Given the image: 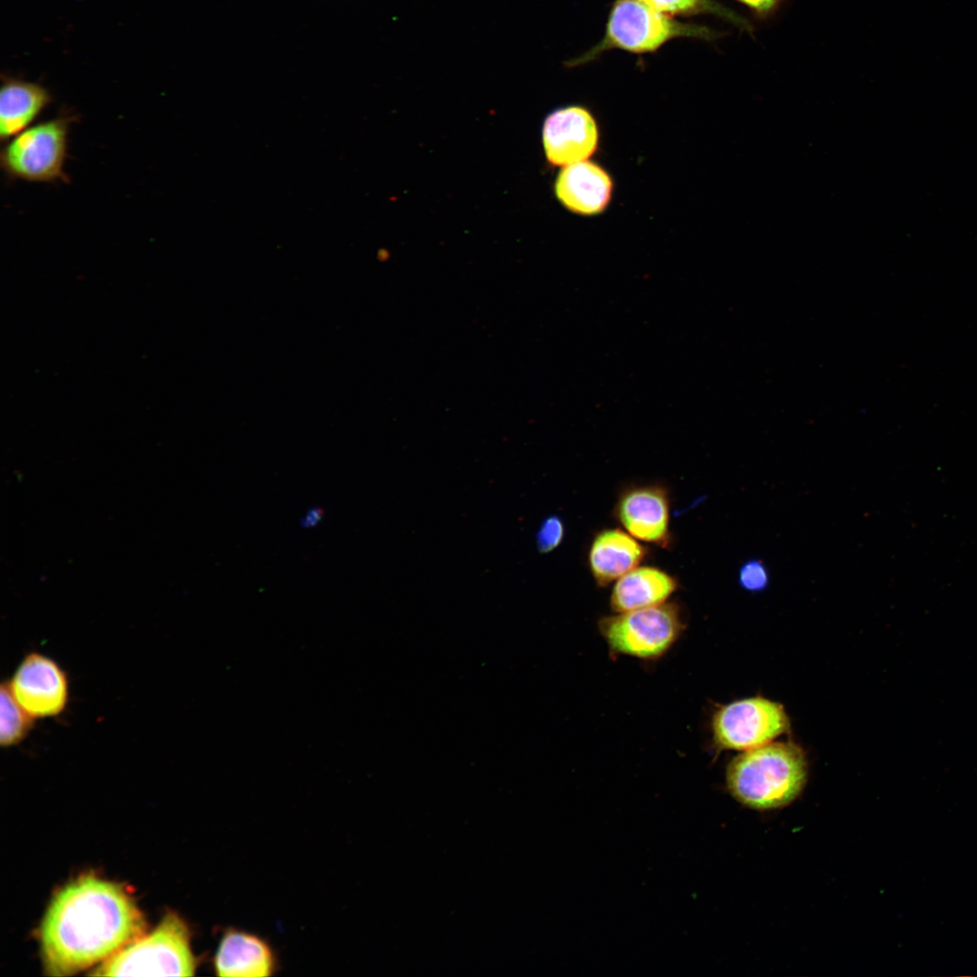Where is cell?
Here are the masks:
<instances>
[{"label":"cell","instance_id":"obj_5","mask_svg":"<svg viewBox=\"0 0 977 977\" xmlns=\"http://www.w3.org/2000/svg\"><path fill=\"white\" fill-rule=\"evenodd\" d=\"M79 115L62 109L52 119L30 126L2 147L0 166L8 181L70 183L64 171L71 126Z\"/></svg>","mask_w":977,"mask_h":977},{"label":"cell","instance_id":"obj_15","mask_svg":"<svg viewBox=\"0 0 977 977\" xmlns=\"http://www.w3.org/2000/svg\"><path fill=\"white\" fill-rule=\"evenodd\" d=\"M677 587L676 579L664 571L637 566L617 580L610 604L614 612L656 606L664 603Z\"/></svg>","mask_w":977,"mask_h":977},{"label":"cell","instance_id":"obj_19","mask_svg":"<svg viewBox=\"0 0 977 977\" xmlns=\"http://www.w3.org/2000/svg\"><path fill=\"white\" fill-rule=\"evenodd\" d=\"M564 536V526L562 519L557 516L548 517L542 522L536 533L538 550L542 553L553 551L561 544Z\"/></svg>","mask_w":977,"mask_h":977},{"label":"cell","instance_id":"obj_3","mask_svg":"<svg viewBox=\"0 0 977 977\" xmlns=\"http://www.w3.org/2000/svg\"><path fill=\"white\" fill-rule=\"evenodd\" d=\"M721 35L707 26L678 21L639 0H615L601 41L568 64L572 67L583 65L613 49L648 53L676 38L714 41Z\"/></svg>","mask_w":977,"mask_h":977},{"label":"cell","instance_id":"obj_9","mask_svg":"<svg viewBox=\"0 0 977 977\" xmlns=\"http://www.w3.org/2000/svg\"><path fill=\"white\" fill-rule=\"evenodd\" d=\"M599 132L591 112L569 106L552 112L543 127V145L548 161L566 166L585 161L596 151Z\"/></svg>","mask_w":977,"mask_h":977},{"label":"cell","instance_id":"obj_2","mask_svg":"<svg viewBox=\"0 0 977 977\" xmlns=\"http://www.w3.org/2000/svg\"><path fill=\"white\" fill-rule=\"evenodd\" d=\"M807 780L802 750L791 742H772L744 751L727 765L731 795L751 809L783 808L802 792Z\"/></svg>","mask_w":977,"mask_h":977},{"label":"cell","instance_id":"obj_16","mask_svg":"<svg viewBox=\"0 0 977 977\" xmlns=\"http://www.w3.org/2000/svg\"><path fill=\"white\" fill-rule=\"evenodd\" d=\"M648 6L669 15L712 14L726 20L738 29L752 33L754 27L736 12L714 0H639Z\"/></svg>","mask_w":977,"mask_h":977},{"label":"cell","instance_id":"obj_18","mask_svg":"<svg viewBox=\"0 0 977 977\" xmlns=\"http://www.w3.org/2000/svg\"><path fill=\"white\" fill-rule=\"evenodd\" d=\"M769 579L767 567L760 560H748L739 569L738 583L746 591H763L767 587Z\"/></svg>","mask_w":977,"mask_h":977},{"label":"cell","instance_id":"obj_11","mask_svg":"<svg viewBox=\"0 0 977 977\" xmlns=\"http://www.w3.org/2000/svg\"><path fill=\"white\" fill-rule=\"evenodd\" d=\"M616 514L633 537L658 545L667 542L669 505L663 488L643 486L625 491L618 501Z\"/></svg>","mask_w":977,"mask_h":977},{"label":"cell","instance_id":"obj_7","mask_svg":"<svg viewBox=\"0 0 977 977\" xmlns=\"http://www.w3.org/2000/svg\"><path fill=\"white\" fill-rule=\"evenodd\" d=\"M790 729L783 707L754 697L726 704L712 716V740L721 750L747 751L773 742Z\"/></svg>","mask_w":977,"mask_h":977},{"label":"cell","instance_id":"obj_14","mask_svg":"<svg viewBox=\"0 0 977 977\" xmlns=\"http://www.w3.org/2000/svg\"><path fill=\"white\" fill-rule=\"evenodd\" d=\"M645 551L632 536L620 529H606L593 539L589 566L596 583L605 586L636 568Z\"/></svg>","mask_w":977,"mask_h":977},{"label":"cell","instance_id":"obj_4","mask_svg":"<svg viewBox=\"0 0 977 977\" xmlns=\"http://www.w3.org/2000/svg\"><path fill=\"white\" fill-rule=\"evenodd\" d=\"M196 968L189 926L180 915L170 912L150 934L100 963L90 974L193 976Z\"/></svg>","mask_w":977,"mask_h":977},{"label":"cell","instance_id":"obj_12","mask_svg":"<svg viewBox=\"0 0 977 977\" xmlns=\"http://www.w3.org/2000/svg\"><path fill=\"white\" fill-rule=\"evenodd\" d=\"M612 188L608 173L586 160L564 167L555 185V194L564 207L582 215L602 212L611 200Z\"/></svg>","mask_w":977,"mask_h":977},{"label":"cell","instance_id":"obj_20","mask_svg":"<svg viewBox=\"0 0 977 977\" xmlns=\"http://www.w3.org/2000/svg\"><path fill=\"white\" fill-rule=\"evenodd\" d=\"M745 6L753 16L758 20H768L773 17L785 0H735Z\"/></svg>","mask_w":977,"mask_h":977},{"label":"cell","instance_id":"obj_17","mask_svg":"<svg viewBox=\"0 0 977 977\" xmlns=\"http://www.w3.org/2000/svg\"><path fill=\"white\" fill-rule=\"evenodd\" d=\"M0 698V744L11 747L26 738L34 719L15 700L6 681L1 685Z\"/></svg>","mask_w":977,"mask_h":977},{"label":"cell","instance_id":"obj_21","mask_svg":"<svg viewBox=\"0 0 977 977\" xmlns=\"http://www.w3.org/2000/svg\"><path fill=\"white\" fill-rule=\"evenodd\" d=\"M324 516L325 510L322 507H312L300 520V525L305 528L315 527L322 521Z\"/></svg>","mask_w":977,"mask_h":977},{"label":"cell","instance_id":"obj_1","mask_svg":"<svg viewBox=\"0 0 977 977\" xmlns=\"http://www.w3.org/2000/svg\"><path fill=\"white\" fill-rule=\"evenodd\" d=\"M147 923L119 884L83 876L53 896L40 928L47 975L70 976L106 961L144 935Z\"/></svg>","mask_w":977,"mask_h":977},{"label":"cell","instance_id":"obj_13","mask_svg":"<svg viewBox=\"0 0 977 977\" xmlns=\"http://www.w3.org/2000/svg\"><path fill=\"white\" fill-rule=\"evenodd\" d=\"M2 80L0 138L5 142L29 128L53 99L39 83L9 76Z\"/></svg>","mask_w":977,"mask_h":977},{"label":"cell","instance_id":"obj_8","mask_svg":"<svg viewBox=\"0 0 977 977\" xmlns=\"http://www.w3.org/2000/svg\"><path fill=\"white\" fill-rule=\"evenodd\" d=\"M6 683L15 700L33 719L57 716L69 702L66 672L53 659L40 652L26 654Z\"/></svg>","mask_w":977,"mask_h":977},{"label":"cell","instance_id":"obj_6","mask_svg":"<svg viewBox=\"0 0 977 977\" xmlns=\"http://www.w3.org/2000/svg\"><path fill=\"white\" fill-rule=\"evenodd\" d=\"M598 627L612 653L644 660L665 655L685 628L679 607L666 602L602 617Z\"/></svg>","mask_w":977,"mask_h":977},{"label":"cell","instance_id":"obj_10","mask_svg":"<svg viewBox=\"0 0 977 977\" xmlns=\"http://www.w3.org/2000/svg\"><path fill=\"white\" fill-rule=\"evenodd\" d=\"M213 965L215 974L223 977L271 976L278 970V959L266 940L229 927L220 939Z\"/></svg>","mask_w":977,"mask_h":977}]
</instances>
